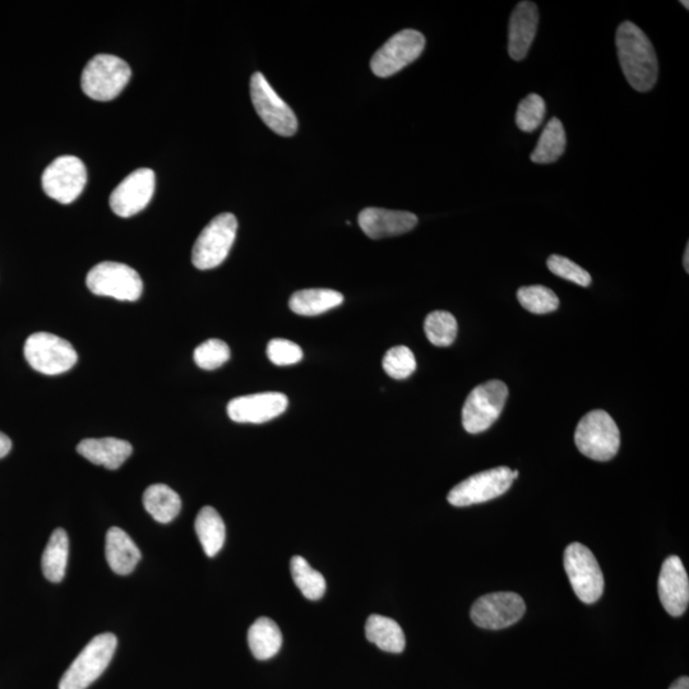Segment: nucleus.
I'll use <instances>...</instances> for the list:
<instances>
[{"label": "nucleus", "instance_id": "nucleus-20", "mask_svg": "<svg viewBox=\"0 0 689 689\" xmlns=\"http://www.w3.org/2000/svg\"><path fill=\"white\" fill-rule=\"evenodd\" d=\"M77 452L95 465L109 470H117L132 455L131 443L118 438L83 439L77 446Z\"/></svg>", "mask_w": 689, "mask_h": 689}, {"label": "nucleus", "instance_id": "nucleus-33", "mask_svg": "<svg viewBox=\"0 0 689 689\" xmlns=\"http://www.w3.org/2000/svg\"><path fill=\"white\" fill-rule=\"evenodd\" d=\"M545 117V103L543 97L530 94L521 101L516 113V124L522 132L536 131Z\"/></svg>", "mask_w": 689, "mask_h": 689}, {"label": "nucleus", "instance_id": "nucleus-25", "mask_svg": "<svg viewBox=\"0 0 689 689\" xmlns=\"http://www.w3.org/2000/svg\"><path fill=\"white\" fill-rule=\"evenodd\" d=\"M248 645L254 658L258 660L274 658L282 646L279 626L270 618H258L249 628Z\"/></svg>", "mask_w": 689, "mask_h": 689}, {"label": "nucleus", "instance_id": "nucleus-14", "mask_svg": "<svg viewBox=\"0 0 689 689\" xmlns=\"http://www.w3.org/2000/svg\"><path fill=\"white\" fill-rule=\"evenodd\" d=\"M526 612L524 599L515 593L482 596L471 608V619L484 630H503L520 621Z\"/></svg>", "mask_w": 689, "mask_h": 689}, {"label": "nucleus", "instance_id": "nucleus-3", "mask_svg": "<svg viewBox=\"0 0 689 689\" xmlns=\"http://www.w3.org/2000/svg\"><path fill=\"white\" fill-rule=\"evenodd\" d=\"M575 442L582 455L595 461H609L621 446V433L607 411L595 410L578 423Z\"/></svg>", "mask_w": 689, "mask_h": 689}, {"label": "nucleus", "instance_id": "nucleus-8", "mask_svg": "<svg viewBox=\"0 0 689 689\" xmlns=\"http://www.w3.org/2000/svg\"><path fill=\"white\" fill-rule=\"evenodd\" d=\"M86 284L92 294L122 302H136L143 291V282L138 272L119 262L99 263L87 275Z\"/></svg>", "mask_w": 689, "mask_h": 689}, {"label": "nucleus", "instance_id": "nucleus-37", "mask_svg": "<svg viewBox=\"0 0 689 689\" xmlns=\"http://www.w3.org/2000/svg\"><path fill=\"white\" fill-rule=\"evenodd\" d=\"M12 450V441L6 434L0 432V459L6 457Z\"/></svg>", "mask_w": 689, "mask_h": 689}, {"label": "nucleus", "instance_id": "nucleus-19", "mask_svg": "<svg viewBox=\"0 0 689 689\" xmlns=\"http://www.w3.org/2000/svg\"><path fill=\"white\" fill-rule=\"evenodd\" d=\"M539 25V11L533 2L517 4L510 20L508 53L513 60L525 59L535 39Z\"/></svg>", "mask_w": 689, "mask_h": 689}, {"label": "nucleus", "instance_id": "nucleus-18", "mask_svg": "<svg viewBox=\"0 0 689 689\" xmlns=\"http://www.w3.org/2000/svg\"><path fill=\"white\" fill-rule=\"evenodd\" d=\"M416 225L418 217L406 211L369 207L359 214V226L371 239L397 237L409 233Z\"/></svg>", "mask_w": 689, "mask_h": 689}, {"label": "nucleus", "instance_id": "nucleus-5", "mask_svg": "<svg viewBox=\"0 0 689 689\" xmlns=\"http://www.w3.org/2000/svg\"><path fill=\"white\" fill-rule=\"evenodd\" d=\"M237 230V217L229 212L211 220L194 244L192 252L194 267L206 271L220 266L229 256L237 237Z\"/></svg>", "mask_w": 689, "mask_h": 689}, {"label": "nucleus", "instance_id": "nucleus-17", "mask_svg": "<svg viewBox=\"0 0 689 689\" xmlns=\"http://www.w3.org/2000/svg\"><path fill=\"white\" fill-rule=\"evenodd\" d=\"M661 605L673 617H681L689 604V580L681 558L665 559L659 576Z\"/></svg>", "mask_w": 689, "mask_h": 689}, {"label": "nucleus", "instance_id": "nucleus-40", "mask_svg": "<svg viewBox=\"0 0 689 689\" xmlns=\"http://www.w3.org/2000/svg\"><path fill=\"white\" fill-rule=\"evenodd\" d=\"M683 6L686 7V9H689L688 2H682Z\"/></svg>", "mask_w": 689, "mask_h": 689}, {"label": "nucleus", "instance_id": "nucleus-28", "mask_svg": "<svg viewBox=\"0 0 689 689\" xmlns=\"http://www.w3.org/2000/svg\"><path fill=\"white\" fill-rule=\"evenodd\" d=\"M564 150H566V132L561 120L552 118L541 133L538 145L531 154V161L535 164L556 163L564 154Z\"/></svg>", "mask_w": 689, "mask_h": 689}, {"label": "nucleus", "instance_id": "nucleus-32", "mask_svg": "<svg viewBox=\"0 0 689 689\" xmlns=\"http://www.w3.org/2000/svg\"><path fill=\"white\" fill-rule=\"evenodd\" d=\"M193 358L198 367L205 369V371H214V369L223 367L228 362L230 359V349L226 342L211 339L202 342L194 350Z\"/></svg>", "mask_w": 689, "mask_h": 689}, {"label": "nucleus", "instance_id": "nucleus-16", "mask_svg": "<svg viewBox=\"0 0 689 689\" xmlns=\"http://www.w3.org/2000/svg\"><path fill=\"white\" fill-rule=\"evenodd\" d=\"M288 405L289 400L284 393H256L231 400L228 415L235 423L263 424L285 413Z\"/></svg>", "mask_w": 689, "mask_h": 689}, {"label": "nucleus", "instance_id": "nucleus-34", "mask_svg": "<svg viewBox=\"0 0 689 689\" xmlns=\"http://www.w3.org/2000/svg\"><path fill=\"white\" fill-rule=\"evenodd\" d=\"M383 369L393 379L410 377L416 369L413 351L406 346H395L388 350L383 358Z\"/></svg>", "mask_w": 689, "mask_h": 689}, {"label": "nucleus", "instance_id": "nucleus-31", "mask_svg": "<svg viewBox=\"0 0 689 689\" xmlns=\"http://www.w3.org/2000/svg\"><path fill=\"white\" fill-rule=\"evenodd\" d=\"M522 307L534 314H547L557 311L559 299L553 290L543 285L525 286L517 293Z\"/></svg>", "mask_w": 689, "mask_h": 689}, {"label": "nucleus", "instance_id": "nucleus-30", "mask_svg": "<svg viewBox=\"0 0 689 689\" xmlns=\"http://www.w3.org/2000/svg\"><path fill=\"white\" fill-rule=\"evenodd\" d=\"M425 335L433 345L450 346L457 337V321L451 313L445 311H436L429 314L425 318L424 323Z\"/></svg>", "mask_w": 689, "mask_h": 689}, {"label": "nucleus", "instance_id": "nucleus-29", "mask_svg": "<svg viewBox=\"0 0 689 689\" xmlns=\"http://www.w3.org/2000/svg\"><path fill=\"white\" fill-rule=\"evenodd\" d=\"M291 576L300 593L308 600L316 601L326 593V580L314 570L303 557H293L290 563Z\"/></svg>", "mask_w": 689, "mask_h": 689}, {"label": "nucleus", "instance_id": "nucleus-6", "mask_svg": "<svg viewBox=\"0 0 689 689\" xmlns=\"http://www.w3.org/2000/svg\"><path fill=\"white\" fill-rule=\"evenodd\" d=\"M564 570L570 578L577 598L594 604L604 593V576L591 550L581 543H572L564 550Z\"/></svg>", "mask_w": 689, "mask_h": 689}, {"label": "nucleus", "instance_id": "nucleus-10", "mask_svg": "<svg viewBox=\"0 0 689 689\" xmlns=\"http://www.w3.org/2000/svg\"><path fill=\"white\" fill-rule=\"evenodd\" d=\"M252 103L262 122L280 136L291 137L298 131V119L290 106L272 89L262 73L251 80Z\"/></svg>", "mask_w": 689, "mask_h": 689}, {"label": "nucleus", "instance_id": "nucleus-9", "mask_svg": "<svg viewBox=\"0 0 689 689\" xmlns=\"http://www.w3.org/2000/svg\"><path fill=\"white\" fill-rule=\"evenodd\" d=\"M508 388L501 381H489L475 387L462 409V425L467 433L478 434L492 427L501 416Z\"/></svg>", "mask_w": 689, "mask_h": 689}, {"label": "nucleus", "instance_id": "nucleus-15", "mask_svg": "<svg viewBox=\"0 0 689 689\" xmlns=\"http://www.w3.org/2000/svg\"><path fill=\"white\" fill-rule=\"evenodd\" d=\"M155 184V173L151 169L133 171L110 196V207L114 214L124 219L137 215L151 202Z\"/></svg>", "mask_w": 689, "mask_h": 689}, {"label": "nucleus", "instance_id": "nucleus-24", "mask_svg": "<svg viewBox=\"0 0 689 689\" xmlns=\"http://www.w3.org/2000/svg\"><path fill=\"white\" fill-rule=\"evenodd\" d=\"M143 506L154 520L169 524L182 510V499L168 485L154 484L143 493Z\"/></svg>", "mask_w": 689, "mask_h": 689}, {"label": "nucleus", "instance_id": "nucleus-7", "mask_svg": "<svg viewBox=\"0 0 689 689\" xmlns=\"http://www.w3.org/2000/svg\"><path fill=\"white\" fill-rule=\"evenodd\" d=\"M25 358L35 371L57 376L75 367L78 355L71 342L49 332L32 334L25 344Z\"/></svg>", "mask_w": 689, "mask_h": 689}, {"label": "nucleus", "instance_id": "nucleus-22", "mask_svg": "<svg viewBox=\"0 0 689 689\" xmlns=\"http://www.w3.org/2000/svg\"><path fill=\"white\" fill-rule=\"evenodd\" d=\"M344 303V295L331 289L300 290L291 295L289 307L299 316H319Z\"/></svg>", "mask_w": 689, "mask_h": 689}, {"label": "nucleus", "instance_id": "nucleus-27", "mask_svg": "<svg viewBox=\"0 0 689 689\" xmlns=\"http://www.w3.org/2000/svg\"><path fill=\"white\" fill-rule=\"evenodd\" d=\"M69 540L66 530L55 529L43 554V573L50 582H60L66 576Z\"/></svg>", "mask_w": 689, "mask_h": 689}, {"label": "nucleus", "instance_id": "nucleus-26", "mask_svg": "<svg viewBox=\"0 0 689 689\" xmlns=\"http://www.w3.org/2000/svg\"><path fill=\"white\" fill-rule=\"evenodd\" d=\"M194 527L206 556L215 557L223 549L226 538L225 524L219 512L214 507H203Z\"/></svg>", "mask_w": 689, "mask_h": 689}, {"label": "nucleus", "instance_id": "nucleus-1", "mask_svg": "<svg viewBox=\"0 0 689 689\" xmlns=\"http://www.w3.org/2000/svg\"><path fill=\"white\" fill-rule=\"evenodd\" d=\"M619 63L628 83L640 92L652 90L658 81L659 64L654 46L640 27L623 22L615 36Z\"/></svg>", "mask_w": 689, "mask_h": 689}, {"label": "nucleus", "instance_id": "nucleus-39", "mask_svg": "<svg viewBox=\"0 0 689 689\" xmlns=\"http://www.w3.org/2000/svg\"><path fill=\"white\" fill-rule=\"evenodd\" d=\"M683 266L686 268L687 274L689 272V244H687L686 252H684Z\"/></svg>", "mask_w": 689, "mask_h": 689}, {"label": "nucleus", "instance_id": "nucleus-38", "mask_svg": "<svg viewBox=\"0 0 689 689\" xmlns=\"http://www.w3.org/2000/svg\"><path fill=\"white\" fill-rule=\"evenodd\" d=\"M669 689H689V678L682 677L677 679Z\"/></svg>", "mask_w": 689, "mask_h": 689}, {"label": "nucleus", "instance_id": "nucleus-11", "mask_svg": "<svg viewBox=\"0 0 689 689\" xmlns=\"http://www.w3.org/2000/svg\"><path fill=\"white\" fill-rule=\"evenodd\" d=\"M510 467L499 466L483 471L456 485L448 494V502L455 507L474 506L503 496L513 483Z\"/></svg>", "mask_w": 689, "mask_h": 689}, {"label": "nucleus", "instance_id": "nucleus-4", "mask_svg": "<svg viewBox=\"0 0 689 689\" xmlns=\"http://www.w3.org/2000/svg\"><path fill=\"white\" fill-rule=\"evenodd\" d=\"M118 640L113 633L92 638L60 679L59 689H86L100 678L112 661Z\"/></svg>", "mask_w": 689, "mask_h": 689}, {"label": "nucleus", "instance_id": "nucleus-35", "mask_svg": "<svg viewBox=\"0 0 689 689\" xmlns=\"http://www.w3.org/2000/svg\"><path fill=\"white\" fill-rule=\"evenodd\" d=\"M548 268L552 274L562 277L564 280L571 281L573 284L584 286V288L591 285V276L589 272L576 265L575 262L568 260L566 257L553 254V256L549 257Z\"/></svg>", "mask_w": 689, "mask_h": 689}, {"label": "nucleus", "instance_id": "nucleus-36", "mask_svg": "<svg viewBox=\"0 0 689 689\" xmlns=\"http://www.w3.org/2000/svg\"><path fill=\"white\" fill-rule=\"evenodd\" d=\"M267 356L276 365H293L303 359V350L293 341L275 339L268 342Z\"/></svg>", "mask_w": 689, "mask_h": 689}, {"label": "nucleus", "instance_id": "nucleus-23", "mask_svg": "<svg viewBox=\"0 0 689 689\" xmlns=\"http://www.w3.org/2000/svg\"><path fill=\"white\" fill-rule=\"evenodd\" d=\"M365 636L383 651L400 654L405 650L406 640L400 624L383 615L373 614L368 618Z\"/></svg>", "mask_w": 689, "mask_h": 689}, {"label": "nucleus", "instance_id": "nucleus-2", "mask_svg": "<svg viewBox=\"0 0 689 689\" xmlns=\"http://www.w3.org/2000/svg\"><path fill=\"white\" fill-rule=\"evenodd\" d=\"M127 62L110 54L95 55L82 72L83 92L92 100L110 101L120 95L131 80Z\"/></svg>", "mask_w": 689, "mask_h": 689}, {"label": "nucleus", "instance_id": "nucleus-21", "mask_svg": "<svg viewBox=\"0 0 689 689\" xmlns=\"http://www.w3.org/2000/svg\"><path fill=\"white\" fill-rule=\"evenodd\" d=\"M105 554L110 568L120 576L132 573L141 561V550L119 527H112L106 534Z\"/></svg>", "mask_w": 689, "mask_h": 689}, {"label": "nucleus", "instance_id": "nucleus-12", "mask_svg": "<svg viewBox=\"0 0 689 689\" xmlns=\"http://www.w3.org/2000/svg\"><path fill=\"white\" fill-rule=\"evenodd\" d=\"M41 183L50 198L69 205L81 196L86 187V166L76 156H60L45 169Z\"/></svg>", "mask_w": 689, "mask_h": 689}, {"label": "nucleus", "instance_id": "nucleus-13", "mask_svg": "<svg viewBox=\"0 0 689 689\" xmlns=\"http://www.w3.org/2000/svg\"><path fill=\"white\" fill-rule=\"evenodd\" d=\"M425 38L422 32L404 30L393 35L376 54L373 55L371 68L374 75L381 78L391 77L408 67L422 55Z\"/></svg>", "mask_w": 689, "mask_h": 689}]
</instances>
